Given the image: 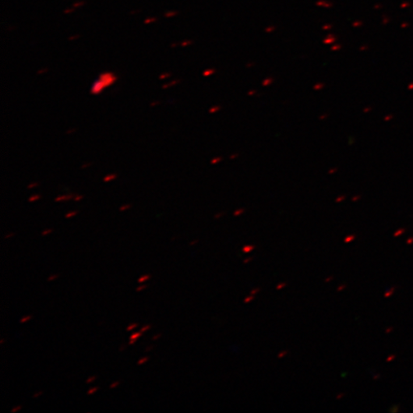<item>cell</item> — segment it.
<instances>
[{
	"mask_svg": "<svg viewBox=\"0 0 413 413\" xmlns=\"http://www.w3.org/2000/svg\"><path fill=\"white\" fill-rule=\"evenodd\" d=\"M21 409H22L21 405H17V407H15L11 410V413H16V412H18L19 410H21Z\"/></svg>",
	"mask_w": 413,
	"mask_h": 413,
	"instance_id": "cell-19",
	"label": "cell"
},
{
	"mask_svg": "<svg viewBox=\"0 0 413 413\" xmlns=\"http://www.w3.org/2000/svg\"><path fill=\"white\" fill-rule=\"evenodd\" d=\"M79 213V211L78 210H73V211H70V212H68V213H66L65 214V218H71V217H74V216H76Z\"/></svg>",
	"mask_w": 413,
	"mask_h": 413,
	"instance_id": "cell-8",
	"label": "cell"
},
{
	"mask_svg": "<svg viewBox=\"0 0 413 413\" xmlns=\"http://www.w3.org/2000/svg\"><path fill=\"white\" fill-rule=\"evenodd\" d=\"M58 277V274H52V275H50V277L47 278V280L49 281V282H51V281H53V280H56Z\"/></svg>",
	"mask_w": 413,
	"mask_h": 413,
	"instance_id": "cell-20",
	"label": "cell"
},
{
	"mask_svg": "<svg viewBox=\"0 0 413 413\" xmlns=\"http://www.w3.org/2000/svg\"><path fill=\"white\" fill-rule=\"evenodd\" d=\"M116 178H117V174L116 173L108 174V175H106L104 178H103V181H104L105 183H108V182H111V181L115 180Z\"/></svg>",
	"mask_w": 413,
	"mask_h": 413,
	"instance_id": "cell-4",
	"label": "cell"
},
{
	"mask_svg": "<svg viewBox=\"0 0 413 413\" xmlns=\"http://www.w3.org/2000/svg\"><path fill=\"white\" fill-rule=\"evenodd\" d=\"M15 235L16 233L15 232H11V233H7V235H5V238L6 239H9V238H11V237H12V236H15Z\"/></svg>",
	"mask_w": 413,
	"mask_h": 413,
	"instance_id": "cell-31",
	"label": "cell"
},
{
	"mask_svg": "<svg viewBox=\"0 0 413 413\" xmlns=\"http://www.w3.org/2000/svg\"><path fill=\"white\" fill-rule=\"evenodd\" d=\"M99 390V387H92V388H90L88 391H87V394L88 395H92V394H94V393H96Z\"/></svg>",
	"mask_w": 413,
	"mask_h": 413,
	"instance_id": "cell-13",
	"label": "cell"
},
{
	"mask_svg": "<svg viewBox=\"0 0 413 413\" xmlns=\"http://www.w3.org/2000/svg\"><path fill=\"white\" fill-rule=\"evenodd\" d=\"M132 206V205L131 204H126V205H123V206H122L121 208H120V211H125V210H129L130 208Z\"/></svg>",
	"mask_w": 413,
	"mask_h": 413,
	"instance_id": "cell-10",
	"label": "cell"
},
{
	"mask_svg": "<svg viewBox=\"0 0 413 413\" xmlns=\"http://www.w3.org/2000/svg\"><path fill=\"white\" fill-rule=\"evenodd\" d=\"M79 37V34H76V36H72V37H69L68 39H69V40H75V39H78Z\"/></svg>",
	"mask_w": 413,
	"mask_h": 413,
	"instance_id": "cell-34",
	"label": "cell"
},
{
	"mask_svg": "<svg viewBox=\"0 0 413 413\" xmlns=\"http://www.w3.org/2000/svg\"><path fill=\"white\" fill-rule=\"evenodd\" d=\"M84 3H85V2H83V1H81V2H76V3H74L73 7H74V8H77V7H79V6L84 5Z\"/></svg>",
	"mask_w": 413,
	"mask_h": 413,
	"instance_id": "cell-28",
	"label": "cell"
},
{
	"mask_svg": "<svg viewBox=\"0 0 413 413\" xmlns=\"http://www.w3.org/2000/svg\"><path fill=\"white\" fill-rule=\"evenodd\" d=\"M74 195L73 194H65V195H60L58 196L56 199H55V202H64V201H69L71 199H74Z\"/></svg>",
	"mask_w": 413,
	"mask_h": 413,
	"instance_id": "cell-2",
	"label": "cell"
},
{
	"mask_svg": "<svg viewBox=\"0 0 413 413\" xmlns=\"http://www.w3.org/2000/svg\"><path fill=\"white\" fill-rule=\"evenodd\" d=\"M117 79V76L111 72H104L99 76V79L94 82L91 88V93L94 95H98L101 93L104 89L113 84Z\"/></svg>",
	"mask_w": 413,
	"mask_h": 413,
	"instance_id": "cell-1",
	"label": "cell"
},
{
	"mask_svg": "<svg viewBox=\"0 0 413 413\" xmlns=\"http://www.w3.org/2000/svg\"><path fill=\"white\" fill-rule=\"evenodd\" d=\"M176 15H177V12H168L164 13V16H166V17H171V16H174Z\"/></svg>",
	"mask_w": 413,
	"mask_h": 413,
	"instance_id": "cell-15",
	"label": "cell"
},
{
	"mask_svg": "<svg viewBox=\"0 0 413 413\" xmlns=\"http://www.w3.org/2000/svg\"><path fill=\"white\" fill-rule=\"evenodd\" d=\"M151 328V325L150 324H146V325H144V326H143L142 327V329H141V332H146V331H147L148 329H150Z\"/></svg>",
	"mask_w": 413,
	"mask_h": 413,
	"instance_id": "cell-24",
	"label": "cell"
},
{
	"mask_svg": "<svg viewBox=\"0 0 413 413\" xmlns=\"http://www.w3.org/2000/svg\"><path fill=\"white\" fill-rule=\"evenodd\" d=\"M147 360H148V358H147V357H144V358H142V359H141V360H140V361H139V362H138V364H139V365H142V364H143V363H144V362H147Z\"/></svg>",
	"mask_w": 413,
	"mask_h": 413,
	"instance_id": "cell-23",
	"label": "cell"
},
{
	"mask_svg": "<svg viewBox=\"0 0 413 413\" xmlns=\"http://www.w3.org/2000/svg\"><path fill=\"white\" fill-rule=\"evenodd\" d=\"M171 76H172L171 73L164 72V73H163V74H161V75L159 76V79H168V78H170Z\"/></svg>",
	"mask_w": 413,
	"mask_h": 413,
	"instance_id": "cell-6",
	"label": "cell"
},
{
	"mask_svg": "<svg viewBox=\"0 0 413 413\" xmlns=\"http://www.w3.org/2000/svg\"><path fill=\"white\" fill-rule=\"evenodd\" d=\"M135 341H136V340H130V341H129V343H128V344H131V345H132V344H134V343H135Z\"/></svg>",
	"mask_w": 413,
	"mask_h": 413,
	"instance_id": "cell-38",
	"label": "cell"
},
{
	"mask_svg": "<svg viewBox=\"0 0 413 413\" xmlns=\"http://www.w3.org/2000/svg\"><path fill=\"white\" fill-rule=\"evenodd\" d=\"M92 166V163H87V164H83L82 166L80 167V168H89V167H91Z\"/></svg>",
	"mask_w": 413,
	"mask_h": 413,
	"instance_id": "cell-29",
	"label": "cell"
},
{
	"mask_svg": "<svg viewBox=\"0 0 413 413\" xmlns=\"http://www.w3.org/2000/svg\"><path fill=\"white\" fill-rule=\"evenodd\" d=\"M181 81V79H174V80H171V81H169L168 83H166V84H164V85H162V88L163 89H168V88H170V87H172V86H175V85H177L179 82Z\"/></svg>",
	"mask_w": 413,
	"mask_h": 413,
	"instance_id": "cell-3",
	"label": "cell"
},
{
	"mask_svg": "<svg viewBox=\"0 0 413 413\" xmlns=\"http://www.w3.org/2000/svg\"><path fill=\"white\" fill-rule=\"evenodd\" d=\"M48 72V68H42V70H38L37 71V75H42L44 73Z\"/></svg>",
	"mask_w": 413,
	"mask_h": 413,
	"instance_id": "cell-27",
	"label": "cell"
},
{
	"mask_svg": "<svg viewBox=\"0 0 413 413\" xmlns=\"http://www.w3.org/2000/svg\"><path fill=\"white\" fill-rule=\"evenodd\" d=\"M125 348H126V344H122V345H121V347H120V349H119V350H120V352H122V351H123V350H125Z\"/></svg>",
	"mask_w": 413,
	"mask_h": 413,
	"instance_id": "cell-35",
	"label": "cell"
},
{
	"mask_svg": "<svg viewBox=\"0 0 413 413\" xmlns=\"http://www.w3.org/2000/svg\"><path fill=\"white\" fill-rule=\"evenodd\" d=\"M38 185H39V183H38V182H34V183H31V184H29V185H28V189H34V188L37 187Z\"/></svg>",
	"mask_w": 413,
	"mask_h": 413,
	"instance_id": "cell-22",
	"label": "cell"
},
{
	"mask_svg": "<svg viewBox=\"0 0 413 413\" xmlns=\"http://www.w3.org/2000/svg\"><path fill=\"white\" fill-rule=\"evenodd\" d=\"M3 342H4V340H1V341H0V343H1V344H3Z\"/></svg>",
	"mask_w": 413,
	"mask_h": 413,
	"instance_id": "cell-40",
	"label": "cell"
},
{
	"mask_svg": "<svg viewBox=\"0 0 413 413\" xmlns=\"http://www.w3.org/2000/svg\"><path fill=\"white\" fill-rule=\"evenodd\" d=\"M156 20H157V18H156V17H150V18H147V19H146V20H144V23H146V24H149V23L155 22Z\"/></svg>",
	"mask_w": 413,
	"mask_h": 413,
	"instance_id": "cell-16",
	"label": "cell"
},
{
	"mask_svg": "<svg viewBox=\"0 0 413 413\" xmlns=\"http://www.w3.org/2000/svg\"><path fill=\"white\" fill-rule=\"evenodd\" d=\"M41 395H42V391H38V392H37V393H34V394L33 395V398L36 399V398H38V397L41 396Z\"/></svg>",
	"mask_w": 413,
	"mask_h": 413,
	"instance_id": "cell-32",
	"label": "cell"
},
{
	"mask_svg": "<svg viewBox=\"0 0 413 413\" xmlns=\"http://www.w3.org/2000/svg\"><path fill=\"white\" fill-rule=\"evenodd\" d=\"M146 288H147V285H146V284H143V285H141V286H139V287H137V288H136V291H137V292H141V291L144 290V289H146Z\"/></svg>",
	"mask_w": 413,
	"mask_h": 413,
	"instance_id": "cell-21",
	"label": "cell"
},
{
	"mask_svg": "<svg viewBox=\"0 0 413 413\" xmlns=\"http://www.w3.org/2000/svg\"><path fill=\"white\" fill-rule=\"evenodd\" d=\"M52 232H53V230H52V229H47V230H44L42 232H41V235H42V236H46V235H50V233H52Z\"/></svg>",
	"mask_w": 413,
	"mask_h": 413,
	"instance_id": "cell-14",
	"label": "cell"
},
{
	"mask_svg": "<svg viewBox=\"0 0 413 413\" xmlns=\"http://www.w3.org/2000/svg\"><path fill=\"white\" fill-rule=\"evenodd\" d=\"M159 104H161V101H151V102L149 103L150 107H155V106L159 105Z\"/></svg>",
	"mask_w": 413,
	"mask_h": 413,
	"instance_id": "cell-17",
	"label": "cell"
},
{
	"mask_svg": "<svg viewBox=\"0 0 413 413\" xmlns=\"http://www.w3.org/2000/svg\"><path fill=\"white\" fill-rule=\"evenodd\" d=\"M162 337V334L160 333V334H157V335H155L153 338H152V341H156V340H158V339H160Z\"/></svg>",
	"mask_w": 413,
	"mask_h": 413,
	"instance_id": "cell-33",
	"label": "cell"
},
{
	"mask_svg": "<svg viewBox=\"0 0 413 413\" xmlns=\"http://www.w3.org/2000/svg\"><path fill=\"white\" fill-rule=\"evenodd\" d=\"M41 198V196L39 195V194H34V195H32L31 197H29V202H34V201H37V200H39V199Z\"/></svg>",
	"mask_w": 413,
	"mask_h": 413,
	"instance_id": "cell-7",
	"label": "cell"
},
{
	"mask_svg": "<svg viewBox=\"0 0 413 413\" xmlns=\"http://www.w3.org/2000/svg\"><path fill=\"white\" fill-rule=\"evenodd\" d=\"M76 131H77V128H70L66 131V134H72V133H75Z\"/></svg>",
	"mask_w": 413,
	"mask_h": 413,
	"instance_id": "cell-30",
	"label": "cell"
},
{
	"mask_svg": "<svg viewBox=\"0 0 413 413\" xmlns=\"http://www.w3.org/2000/svg\"><path fill=\"white\" fill-rule=\"evenodd\" d=\"M143 335V332H136V333H133L131 336H130V340H137L138 338H140V337Z\"/></svg>",
	"mask_w": 413,
	"mask_h": 413,
	"instance_id": "cell-9",
	"label": "cell"
},
{
	"mask_svg": "<svg viewBox=\"0 0 413 413\" xmlns=\"http://www.w3.org/2000/svg\"><path fill=\"white\" fill-rule=\"evenodd\" d=\"M149 278H150V275H149V274H143V275H142V277H141L139 279H138V282H139V283H143V282L147 281Z\"/></svg>",
	"mask_w": 413,
	"mask_h": 413,
	"instance_id": "cell-5",
	"label": "cell"
},
{
	"mask_svg": "<svg viewBox=\"0 0 413 413\" xmlns=\"http://www.w3.org/2000/svg\"><path fill=\"white\" fill-rule=\"evenodd\" d=\"M197 242H198V241H197V240H195V241H193V242H190V243H189V245H190V246H193V245H194V244H196Z\"/></svg>",
	"mask_w": 413,
	"mask_h": 413,
	"instance_id": "cell-39",
	"label": "cell"
},
{
	"mask_svg": "<svg viewBox=\"0 0 413 413\" xmlns=\"http://www.w3.org/2000/svg\"><path fill=\"white\" fill-rule=\"evenodd\" d=\"M95 380H96V376H92V377H89L87 380H86V383H93V382H95Z\"/></svg>",
	"mask_w": 413,
	"mask_h": 413,
	"instance_id": "cell-25",
	"label": "cell"
},
{
	"mask_svg": "<svg viewBox=\"0 0 413 413\" xmlns=\"http://www.w3.org/2000/svg\"><path fill=\"white\" fill-rule=\"evenodd\" d=\"M32 318H33V316H30V315H29V316H23V318H22L21 319H20L19 322H20V323H25V322H27L28 320L32 319Z\"/></svg>",
	"mask_w": 413,
	"mask_h": 413,
	"instance_id": "cell-12",
	"label": "cell"
},
{
	"mask_svg": "<svg viewBox=\"0 0 413 413\" xmlns=\"http://www.w3.org/2000/svg\"><path fill=\"white\" fill-rule=\"evenodd\" d=\"M138 327V323H131L130 325H128L127 326V328H126V331H128V332H130V331H132V330H134L135 328H137Z\"/></svg>",
	"mask_w": 413,
	"mask_h": 413,
	"instance_id": "cell-11",
	"label": "cell"
},
{
	"mask_svg": "<svg viewBox=\"0 0 413 413\" xmlns=\"http://www.w3.org/2000/svg\"><path fill=\"white\" fill-rule=\"evenodd\" d=\"M73 11H74V9H67V10L64 11V13H70V12H72Z\"/></svg>",
	"mask_w": 413,
	"mask_h": 413,
	"instance_id": "cell-37",
	"label": "cell"
},
{
	"mask_svg": "<svg viewBox=\"0 0 413 413\" xmlns=\"http://www.w3.org/2000/svg\"><path fill=\"white\" fill-rule=\"evenodd\" d=\"M153 348H154V346H152V345H151V346H148V347L146 349V352H149V351H151Z\"/></svg>",
	"mask_w": 413,
	"mask_h": 413,
	"instance_id": "cell-36",
	"label": "cell"
},
{
	"mask_svg": "<svg viewBox=\"0 0 413 413\" xmlns=\"http://www.w3.org/2000/svg\"><path fill=\"white\" fill-rule=\"evenodd\" d=\"M121 383V382H119V381H117V382H114V383H112L111 384H110V387H109V388L110 389H114V388H116L118 385Z\"/></svg>",
	"mask_w": 413,
	"mask_h": 413,
	"instance_id": "cell-18",
	"label": "cell"
},
{
	"mask_svg": "<svg viewBox=\"0 0 413 413\" xmlns=\"http://www.w3.org/2000/svg\"><path fill=\"white\" fill-rule=\"evenodd\" d=\"M81 199H83V195H76L73 200L76 201V202H79V201L81 200Z\"/></svg>",
	"mask_w": 413,
	"mask_h": 413,
	"instance_id": "cell-26",
	"label": "cell"
}]
</instances>
